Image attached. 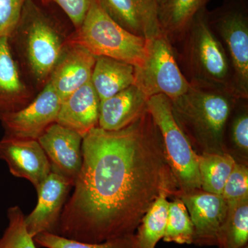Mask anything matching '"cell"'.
<instances>
[{
	"mask_svg": "<svg viewBox=\"0 0 248 248\" xmlns=\"http://www.w3.org/2000/svg\"><path fill=\"white\" fill-rule=\"evenodd\" d=\"M34 241L37 246L45 248H141L135 234L91 244L68 239L55 233L42 232L35 236Z\"/></svg>",
	"mask_w": 248,
	"mask_h": 248,
	"instance_id": "484cf974",
	"label": "cell"
},
{
	"mask_svg": "<svg viewBox=\"0 0 248 248\" xmlns=\"http://www.w3.org/2000/svg\"><path fill=\"white\" fill-rule=\"evenodd\" d=\"M171 101L173 116L197 155L227 153V124L239 98L215 86L191 84Z\"/></svg>",
	"mask_w": 248,
	"mask_h": 248,
	"instance_id": "7a4b0ae2",
	"label": "cell"
},
{
	"mask_svg": "<svg viewBox=\"0 0 248 248\" xmlns=\"http://www.w3.org/2000/svg\"><path fill=\"white\" fill-rule=\"evenodd\" d=\"M116 23L134 35L152 38L162 32L156 0H98Z\"/></svg>",
	"mask_w": 248,
	"mask_h": 248,
	"instance_id": "5bb4252c",
	"label": "cell"
},
{
	"mask_svg": "<svg viewBox=\"0 0 248 248\" xmlns=\"http://www.w3.org/2000/svg\"><path fill=\"white\" fill-rule=\"evenodd\" d=\"M184 202L193 224V244L199 246H217L228 205L221 195L197 190L176 196Z\"/></svg>",
	"mask_w": 248,
	"mask_h": 248,
	"instance_id": "30bf717a",
	"label": "cell"
},
{
	"mask_svg": "<svg viewBox=\"0 0 248 248\" xmlns=\"http://www.w3.org/2000/svg\"><path fill=\"white\" fill-rule=\"evenodd\" d=\"M31 97L11 53L9 37H0V115L20 110Z\"/></svg>",
	"mask_w": 248,
	"mask_h": 248,
	"instance_id": "ac0fdd59",
	"label": "cell"
},
{
	"mask_svg": "<svg viewBox=\"0 0 248 248\" xmlns=\"http://www.w3.org/2000/svg\"><path fill=\"white\" fill-rule=\"evenodd\" d=\"M81 46L95 57H107L141 66L146 53V39L131 33L105 12L98 0H93L81 27L66 41Z\"/></svg>",
	"mask_w": 248,
	"mask_h": 248,
	"instance_id": "5b68a950",
	"label": "cell"
},
{
	"mask_svg": "<svg viewBox=\"0 0 248 248\" xmlns=\"http://www.w3.org/2000/svg\"><path fill=\"white\" fill-rule=\"evenodd\" d=\"M236 161L228 153L198 155L201 187L204 192L222 195Z\"/></svg>",
	"mask_w": 248,
	"mask_h": 248,
	"instance_id": "44dd1931",
	"label": "cell"
},
{
	"mask_svg": "<svg viewBox=\"0 0 248 248\" xmlns=\"http://www.w3.org/2000/svg\"><path fill=\"white\" fill-rule=\"evenodd\" d=\"M38 1H42V3H44V0H38Z\"/></svg>",
	"mask_w": 248,
	"mask_h": 248,
	"instance_id": "1f68e13d",
	"label": "cell"
},
{
	"mask_svg": "<svg viewBox=\"0 0 248 248\" xmlns=\"http://www.w3.org/2000/svg\"><path fill=\"white\" fill-rule=\"evenodd\" d=\"M248 200L228 205L226 219L218 236V248H242L248 246Z\"/></svg>",
	"mask_w": 248,
	"mask_h": 248,
	"instance_id": "603a6c76",
	"label": "cell"
},
{
	"mask_svg": "<svg viewBox=\"0 0 248 248\" xmlns=\"http://www.w3.org/2000/svg\"><path fill=\"white\" fill-rule=\"evenodd\" d=\"M147 110L159 129L166 159L177 182L174 197L202 190L198 155L176 122L170 99L164 94L148 98Z\"/></svg>",
	"mask_w": 248,
	"mask_h": 248,
	"instance_id": "8992f818",
	"label": "cell"
},
{
	"mask_svg": "<svg viewBox=\"0 0 248 248\" xmlns=\"http://www.w3.org/2000/svg\"><path fill=\"white\" fill-rule=\"evenodd\" d=\"M36 1L25 0L20 19L11 36L17 39L31 76L42 86L48 82L66 42L53 18Z\"/></svg>",
	"mask_w": 248,
	"mask_h": 248,
	"instance_id": "277c9868",
	"label": "cell"
},
{
	"mask_svg": "<svg viewBox=\"0 0 248 248\" xmlns=\"http://www.w3.org/2000/svg\"><path fill=\"white\" fill-rule=\"evenodd\" d=\"M206 12L205 8L197 14L179 42L182 72L191 84L215 86L239 98L231 62L221 41L209 25Z\"/></svg>",
	"mask_w": 248,
	"mask_h": 248,
	"instance_id": "3957f363",
	"label": "cell"
},
{
	"mask_svg": "<svg viewBox=\"0 0 248 248\" xmlns=\"http://www.w3.org/2000/svg\"><path fill=\"white\" fill-rule=\"evenodd\" d=\"M82 165L56 234L98 244L135 234L163 191L177 182L162 138L148 110L122 130L96 127L83 138Z\"/></svg>",
	"mask_w": 248,
	"mask_h": 248,
	"instance_id": "6da1fadb",
	"label": "cell"
},
{
	"mask_svg": "<svg viewBox=\"0 0 248 248\" xmlns=\"http://www.w3.org/2000/svg\"><path fill=\"white\" fill-rule=\"evenodd\" d=\"M9 224L0 237V248H37L34 238L29 234L25 216L17 205L7 211Z\"/></svg>",
	"mask_w": 248,
	"mask_h": 248,
	"instance_id": "4316f807",
	"label": "cell"
},
{
	"mask_svg": "<svg viewBox=\"0 0 248 248\" xmlns=\"http://www.w3.org/2000/svg\"><path fill=\"white\" fill-rule=\"evenodd\" d=\"M95 62L96 57L87 49L66 43L48 81L62 101L91 81Z\"/></svg>",
	"mask_w": 248,
	"mask_h": 248,
	"instance_id": "9a60e30c",
	"label": "cell"
},
{
	"mask_svg": "<svg viewBox=\"0 0 248 248\" xmlns=\"http://www.w3.org/2000/svg\"><path fill=\"white\" fill-rule=\"evenodd\" d=\"M73 187V183L51 171L36 189L38 196L37 205L25 217L26 227L32 237L42 232L56 234L62 210Z\"/></svg>",
	"mask_w": 248,
	"mask_h": 248,
	"instance_id": "8fae6325",
	"label": "cell"
},
{
	"mask_svg": "<svg viewBox=\"0 0 248 248\" xmlns=\"http://www.w3.org/2000/svg\"><path fill=\"white\" fill-rule=\"evenodd\" d=\"M173 196L169 191H163L142 218L135 234L141 248H155L164 238L169 215L168 198Z\"/></svg>",
	"mask_w": 248,
	"mask_h": 248,
	"instance_id": "7402d4cb",
	"label": "cell"
},
{
	"mask_svg": "<svg viewBox=\"0 0 248 248\" xmlns=\"http://www.w3.org/2000/svg\"><path fill=\"white\" fill-rule=\"evenodd\" d=\"M210 0H165L159 6L161 31L172 45L179 43L186 31Z\"/></svg>",
	"mask_w": 248,
	"mask_h": 248,
	"instance_id": "ffe728a7",
	"label": "cell"
},
{
	"mask_svg": "<svg viewBox=\"0 0 248 248\" xmlns=\"http://www.w3.org/2000/svg\"><path fill=\"white\" fill-rule=\"evenodd\" d=\"M100 99L91 81L62 102L56 123L79 134L83 138L98 127Z\"/></svg>",
	"mask_w": 248,
	"mask_h": 248,
	"instance_id": "2e32d148",
	"label": "cell"
},
{
	"mask_svg": "<svg viewBox=\"0 0 248 248\" xmlns=\"http://www.w3.org/2000/svg\"><path fill=\"white\" fill-rule=\"evenodd\" d=\"M51 1L63 10L78 30L84 22L93 0H44V4Z\"/></svg>",
	"mask_w": 248,
	"mask_h": 248,
	"instance_id": "f546056e",
	"label": "cell"
},
{
	"mask_svg": "<svg viewBox=\"0 0 248 248\" xmlns=\"http://www.w3.org/2000/svg\"><path fill=\"white\" fill-rule=\"evenodd\" d=\"M210 28L221 41L232 68L238 97L248 99V1L224 0L206 12Z\"/></svg>",
	"mask_w": 248,
	"mask_h": 248,
	"instance_id": "52a82bcc",
	"label": "cell"
},
{
	"mask_svg": "<svg viewBox=\"0 0 248 248\" xmlns=\"http://www.w3.org/2000/svg\"><path fill=\"white\" fill-rule=\"evenodd\" d=\"M156 2L158 3V4H159V5L161 4V3L164 2L165 0H156Z\"/></svg>",
	"mask_w": 248,
	"mask_h": 248,
	"instance_id": "4dcf8cb0",
	"label": "cell"
},
{
	"mask_svg": "<svg viewBox=\"0 0 248 248\" xmlns=\"http://www.w3.org/2000/svg\"><path fill=\"white\" fill-rule=\"evenodd\" d=\"M222 196L228 205L248 200V165L236 162L227 179Z\"/></svg>",
	"mask_w": 248,
	"mask_h": 248,
	"instance_id": "83f0119b",
	"label": "cell"
},
{
	"mask_svg": "<svg viewBox=\"0 0 248 248\" xmlns=\"http://www.w3.org/2000/svg\"><path fill=\"white\" fill-rule=\"evenodd\" d=\"M248 99H241L236 104L227 124L225 135L228 134L231 145L229 154L237 163L248 165Z\"/></svg>",
	"mask_w": 248,
	"mask_h": 248,
	"instance_id": "cb8c5ba5",
	"label": "cell"
},
{
	"mask_svg": "<svg viewBox=\"0 0 248 248\" xmlns=\"http://www.w3.org/2000/svg\"><path fill=\"white\" fill-rule=\"evenodd\" d=\"M91 83L100 101L135 84V66L107 57H96Z\"/></svg>",
	"mask_w": 248,
	"mask_h": 248,
	"instance_id": "d6986e66",
	"label": "cell"
},
{
	"mask_svg": "<svg viewBox=\"0 0 248 248\" xmlns=\"http://www.w3.org/2000/svg\"><path fill=\"white\" fill-rule=\"evenodd\" d=\"M242 248H248V246H245V247Z\"/></svg>",
	"mask_w": 248,
	"mask_h": 248,
	"instance_id": "d6a6232c",
	"label": "cell"
},
{
	"mask_svg": "<svg viewBox=\"0 0 248 248\" xmlns=\"http://www.w3.org/2000/svg\"><path fill=\"white\" fill-rule=\"evenodd\" d=\"M62 99L49 82L42 92L20 110L0 115L5 136L36 140L56 123Z\"/></svg>",
	"mask_w": 248,
	"mask_h": 248,
	"instance_id": "9c48e42d",
	"label": "cell"
},
{
	"mask_svg": "<svg viewBox=\"0 0 248 248\" xmlns=\"http://www.w3.org/2000/svg\"><path fill=\"white\" fill-rule=\"evenodd\" d=\"M25 0H0V37H11L22 15Z\"/></svg>",
	"mask_w": 248,
	"mask_h": 248,
	"instance_id": "f1b7e54d",
	"label": "cell"
},
{
	"mask_svg": "<svg viewBox=\"0 0 248 248\" xmlns=\"http://www.w3.org/2000/svg\"><path fill=\"white\" fill-rule=\"evenodd\" d=\"M148 97L135 85L100 101L98 127L116 131L128 126L147 110Z\"/></svg>",
	"mask_w": 248,
	"mask_h": 248,
	"instance_id": "e0dca14e",
	"label": "cell"
},
{
	"mask_svg": "<svg viewBox=\"0 0 248 248\" xmlns=\"http://www.w3.org/2000/svg\"><path fill=\"white\" fill-rule=\"evenodd\" d=\"M150 98L164 94L171 101L190 87L178 63L174 46L164 32L146 40L144 61L135 66V84Z\"/></svg>",
	"mask_w": 248,
	"mask_h": 248,
	"instance_id": "ba28073f",
	"label": "cell"
},
{
	"mask_svg": "<svg viewBox=\"0 0 248 248\" xmlns=\"http://www.w3.org/2000/svg\"><path fill=\"white\" fill-rule=\"evenodd\" d=\"M0 159L13 175L27 179L35 189L51 172L48 157L36 140L4 136L0 140Z\"/></svg>",
	"mask_w": 248,
	"mask_h": 248,
	"instance_id": "4fadbf2b",
	"label": "cell"
},
{
	"mask_svg": "<svg viewBox=\"0 0 248 248\" xmlns=\"http://www.w3.org/2000/svg\"><path fill=\"white\" fill-rule=\"evenodd\" d=\"M82 140L79 134L58 123L50 125L37 139L52 172L66 178L73 186L82 165Z\"/></svg>",
	"mask_w": 248,
	"mask_h": 248,
	"instance_id": "7c38bea8",
	"label": "cell"
},
{
	"mask_svg": "<svg viewBox=\"0 0 248 248\" xmlns=\"http://www.w3.org/2000/svg\"><path fill=\"white\" fill-rule=\"evenodd\" d=\"M169 203L164 241L177 244H193L194 228L184 202L179 197Z\"/></svg>",
	"mask_w": 248,
	"mask_h": 248,
	"instance_id": "d4e9b609",
	"label": "cell"
}]
</instances>
